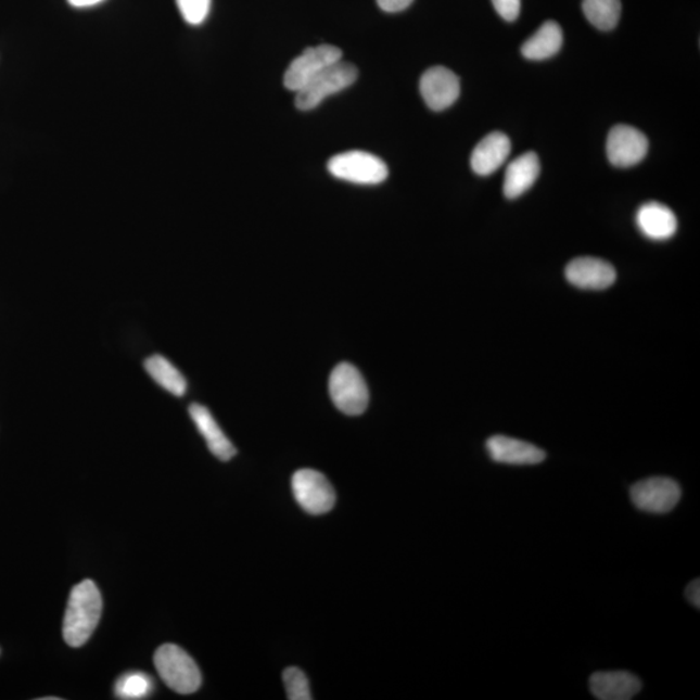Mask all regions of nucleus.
Masks as SVG:
<instances>
[{"label": "nucleus", "instance_id": "obj_1", "mask_svg": "<svg viewBox=\"0 0 700 700\" xmlns=\"http://www.w3.org/2000/svg\"><path fill=\"white\" fill-rule=\"evenodd\" d=\"M103 598L92 580H84L72 589L66 606L63 636L72 648L89 641L102 618Z\"/></svg>", "mask_w": 700, "mask_h": 700}, {"label": "nucleus", "instance_id": "obj_2", "mask_svg": "<svg viewBox=\"0 0 700 700\" xmlns=\"http://www.w3.org/2000/svg\"><path fill=\"white\" fill-rule=\"evenodd\" d=\"M153 662L163 682L178 695H192L202 686V672L195 660L177 645H163L155 652Z\"/></svg>", "mask_w": 700, "mask_h": 700}, {"label": "nucleus", "instance_id": "obj_3", "mask_svg": "<svg viewBox=\"0 0 700 700\" xmlns=\"http://www.w3.org/2000/svg\"><path fill=\"white\" fill-rule=\"evenodd\" d=\"M330 396L336 408L346 416H361L368 409L370 393L362 373L351 364H340L332 370Z\"/></svg>", "mask_w": 700, "mask_h": 700}, {"label": "nucleus", "instance_id": "obj_4", "mask_svg": "<svg viewBox=\"0 0 700 700\" xmlns=\"http://www.w3.org/2000/svg\"><path fill=\"white\" fill-rule=\"evenodd\" d=\"M358 78L356 65L340 62L332 64L296 92L295 104L300 111L317 109L324 99L348 89Z\"/></svg>", "mask_w": 700, "mask_h": 700}, {"label": "nucleus", "instance_id": "obj_5", "mask_svg": "<svg viewBox=\"0 0 700 700\" xmlns=\"http://www.w3.org/2000/svg\"><path fill=\"white\" fill-rule=\"evenodd\" d=\"M331 175L356 184H379L389 178V166L376 155L364 151H348L330 158Z\"/></svg>", "mask_w": 700, "mask_h": 700}, {"label": "nucleus", "instance_id": "obj_6", "mask_svg": "<svg viewBox=\"0 0 700 700\" xmlns=\"http://www.w3.org/2000/svg\"><path fill=\"white\" fill-rule=\"evenodd\" d=\"M343 52L336 46L309 47L290 64L284 73L285 89L297 92L315 79L319 73L342 60Z\"/></svg>", "mask_w": 700, "mask_h": 700}, {"label": "nucleus", "instance_id": "obj_7", "mask_svg": "<svg viewBox=\"0 0 700 700\" xmlns=\"http://www.w3.org/2000/svg\"><path fill=\"white\" fill-rule=\"evenodd\" d=\"M292 492L296 501L311 516H322L333 509L335 491L323 473L316 470H300L292 476Z\"/></svg>", "mask_w": 700, "mask_h": 700}, {"label": "nucleus", "instance_id": "obj_8", "mask_svg": "<svg viewBox=\"0 0 700 700\" xmlns=\"http://www.w3.org/2000/svg\"><path fill=\"white\" fill-rule=\"evenodd\" d=\"M683 492L675 480L656 476L641 480L632 486L631 499L638 510L665 513L676 508Z\"/></svg>", "mask_w": 700, "mask_h": 700}, {"label": "nucleus", "instance_id": "obj_9", "mask_svg": "<svg viewBox=\"0 0 700 700\" xmlns=\"http://www.w3.org/2000/svg\"><path fill=\"white\" fill-rule=\"evenodd\" d=\"M607 157L616 168H631L648 155L649 140L633 126L618 125L607 138Z\"/></svg>", "mask_w": 700, "mask_h": 700}, {"label": "nucleus", "instance_id": "obj_10", "mask_svg": "<svg viewBox=\"0 0 700 700\" xmlns=\"http://www.w3.org/2000/svg\"><path fill=\"white\" fill-rule=\"evenodd\" d=\"M419 89L432 111H444L461 96V81L455 72L445 66H432L420 78Z\"/></svg>", "mask_w": 700, "mask_h": 700}, {"label": "nucleus", "instance_id": "obj_11", "mask_svg": "<svg viewBox=\"0 0 700 700\" xmlns=\"http://www.w3.org/2000/svg\"><path fill=\"white\" fill-rule=\"evenodd\" d=\"M565 278L582 290L601 291L616 280V270L610 263L596 257H578L567 265Z\"/></svg>", "mask_w": 700, "mask_h": 700}, {"label": "nucleus", "instance_id": "obj_12", "mask_svg": "<svg viewBox=\"0 0 700 700\" xmlns=\"http://www.w3.org/2000/svg\"><path fill=\"white\" fill-rule=\"evenodd\" d=\"M486 450L493 461L512 466H533L545 461L546 453L536 445L504 435L492 436Z\"/></svg>", "mask_w": 700, "mask_h": 700}, {"label": "nucleus", "instance_id": "obj_13", "mask_svg": "<svg viewBox=\"0 0 700 700\" xmlns=\"http://www.w3.org/2000/svg\"><path fill=\"white\" fill-rule=\"evenodd\" d=\"M589 688L597 699L629 700L641 691L642 683L629 672H596L589 679Z\"/></svg>", "mask_w": 700, "mask_h": 700}, {"label": "nucleus", "instance_id": "obj_14", "mask_svg": "<svg viewBox=\"0 0 700 700\" xmlns=\"http://www.w3.org/2000/svg\"><path fill=\"white\" fill-rule=\"evenodd\" d=\"M511 152V142L501 131H493L473 149L471 168L478 176L486 177L501 168Z\"/></svg>", "mask_w": 700, "mask_h": 700}, {"label": "nucleus", "instance_id": "obj_15", "mask_svg": "<svg viewBox=\"0 0 700 700\" xmlns=\"http://www.w3.org/2000/svg\"><path fill=\"white\" fill-rule=\"evenodd\" d=\"M189 411L192 422L195 423L196 429L202 433L212 455L217 457L219 461H230L237 455L236 446L225 435V432L217 423L215 417L212 416V412L200 404H192Z\"/></svg>", "mask_w": 700, "mask_h": 700}, {"label": "nucleus", "instance_id": "obj_16", "mask_svg": "<svg viewBox=\"0 0 700 700\" xmlns=\"http://www.w3.org/2000/svg\"><path fill=\"white\" fill-rule=\"evenodd\" d=\"M636 224L646 238L663 242L675 236L677 218L669 206L657 202L641 205L637 211Z\"/></svg>", "mask_w": 700, "mask_h": 700}, {"label": "nucleus", "instance_id": "obj_17", "mask_svg": "<svg viewBox=\"0 0 700 700\" xmlns=\"http://www.w3.org/2000/svg\"><path fill=\"white\" fill-rule=\"evenodd\" d=\"M539 176V160L535 152H526L513 160L506 169L504 193L508 199H517L529 191Z\"/></svg>", "mask_w": 700, "mask_h": 700}, {"label": "nucleus", "instance_id": "obj_18", "mask_svg": "<svg viewBox=\"0 0 700 700\" xmlns=\"http://www.w3.org/2000/svg\"><path fill=\"white\" fill-rule=\"evenodd\" d=\"M563 31L556 22H546L522 46L523 56L530 60H546L562 49Z\"/></svg>", "mask_w": 700, "mask_h": 700}, {"label": "nucleus", "instance_id": "obj_19", "mask_svg": "<svg viewBox=\"0 0 700 700\" xmlns=\"http://www.w3.org/2000/svg\"><path fill=\"white\" fill-rule=\"evenodd\" d=\"M144 369L155 382L165 391L177 397H182L187 392V380L183 373L173 365L168 358L155 355L145 359Z\"/></svg>", "mask_w": 700, "mask_h": 700}, {"label": "nucleus", "instance_id": "obj_20", "mask_svg": "<svg viewBox=\"0 0 700 700\" xmlns=\"http://www.w3.org/2000/svg\"><path fill=\"white\" fill-rule=\"evenodd\" d=\"M583 11L588 22L599 30L616 28L622 16L620 0H583Z\"/></svg>", "mask_w": 700, "mask_h": 700}, {"label": "nucleus", "instance_id": "obj_21", "mask_svg": "<svg viewBox=\"0 0 700 700\" xmlns=\"http://www.w3.org/2000/svg\"><path fill=\"white\" fill-rule=\"evenodd\" d=\"M153 689L152 678L142 672L126 673L115 686L116 696L122 699H142Z\"/></svg>", "mask_w": 700, "mask_h": 700}, {"label": "nucleus", "instance_id": "obj_22", "mask_svg": "<svg viewBox=\"0 0 700 700\" xmlns=\"http://www.w3.org/2000/svg\"><path fill=\"white\" fill-rule=\"evenodd\" d=\"M283 683L287 698L290 700H311L309 679L296 666L287 669L283 673Z\"/></svg>", "mask_w": 700, "mask_h": 700}, {"label": "nucleus", "instance_id": "obj_23", "mask_svg": "<svg viewBox=\"0 0 700 700\" xmlns=\"http://www.w3.org/2000/svg\"><path fill=\"white\" fill-rule=\"evenodd\" d=\"M176 2L187 24H203L209 15L212 0H176Z\"/></svg>", "mask_w": 700, "mask_h": 700}, {"label": "nucleus", "instance_id": "obj_24", "mask_svg": "<svg viewBox=\"0 0 700 700\" xmlns=\"http://www.w3.org/2000/svg\"><path fill=\"white\" fill-rule=\"evenodd\" d=\"M499 16L506 22H516L520 13L522 0H492Z\"/></svg>", "mask_w": 700, "mask_h": 700}, {"label": "nucleus", "instance_id": "obj_25", "mask_svg": "<svg viewBox=\"0 0 700 700\" xmlns=\"http://www.w3.org/2000/svg\"><path fill=\"white\" fill-rule=\"evenodd\" d=\"M378 5L385 12H402L412 3V0H377Z\"/></svg>", "mask_w": 700, "mask_h": 700}, {"label": "nucleus", "instance_id": "obj_26", "mask_svg": "<svg viewBox=\"0 0 700 700\" xmlns=\"http://www.w3.org/2000/svg\"><path fill=\"white\" fill-rule=\"evenodd\" d=\"M686 597H688L689 602L700 609V583L699 578L692 580L688 588H686Z\"/></svg>", "mask_w": 700, "mask_h": 700}, {"label": "nucleus", "instance_id": "obj_27", "mask_svg": "<svg viewBox=\"0 0 700 700\" xmlns=\"http://www.w3.org/2000/svg\"><path fill=\"white\" fill-rule=\"evenodd\" d=\"M104 0H68V3L75 9H89V7L103 3Z\"/></svg>", "mask_w": 700, "mask_h": 700}]
</instances>
